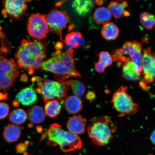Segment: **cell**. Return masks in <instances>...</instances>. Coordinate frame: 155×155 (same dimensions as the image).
I'll list each match as a JSON object with an SVG mask.
<instances>
[{"label": "cell", "mask_w": 155, "mask_h": 155, "mask_svg": "<svg viewBox=\"0 0 155 155\" xmlns=\"http://www.w3.org/2000/svg\"><path fill=\"white\" fill-rule=\"evenodd\" d=\"M47 47L45 42L23 39L15 54L17 67L33 74L45 61Z\"/></svg>", "instance_id": "cell-1"}, {"label": "cell", "mask_w": 155, "mask_h": 155, "mask_svg": "<svg viewBox=\"0 0 155 155\" xmlns=\"http://www.w3.org/2000/svg\"><path fill=\"white\" fill-rule=\"evenodd\" d=\"M74 54V49L56 51L51 58L42 64L41 68L54 73L59 82H65L70 77H80L81 74L75 68Z\"/></svg>", "instance_id": "cell-2"}, {"label": "cell", "mask_w": 155, "mask_h": 155, "mask_svg": "<svg viewBox=\"0 0 155 155\" xmlns=\"http://www.w3.org/2000/svg\"><path fill=\"white\" fill-rule=\"evenodd\" d=\"M47 139L48 145L58 146L64 152L80 150L82 143L78 136L66 131L58 124H53L43 133L41 140Z\"/></svg>", "instance_id": "cell-3"}, {"label": "cell", "mask_w": 155, "mask_h": 155, "mask_svg": "<svg viewBox=\"0 0 155 155\" xmlns=\"http://www.w3.org/2000/svg\"><path fill=\"white\" fill-rule=\"evenodd\" d=\"M117 127L107 116H100L91 120L87 132L93 144L104 146L113 137Z\"/></svg>", "instance_id": "cell-4"}, {"label": "cell", "mask_w": 155, "mask_h": 155, "mask_svg": "<svg viewBox=\"0 0 155 155\" xmlns=\"http://www.w3.org/2000/svg\"><path fill=\"white\" fill-rule=\"evenodd\" d=\"M31 81L36 83V92L40 94L45 103L55 99L63 102L67 97L71 81L59 82L38 76L33 77Z\"/></svg>", "instance_id": "cell-5"}, {"label": "cell", "mask_w": 155, "mask_h": 155, "mask_svg": "<svg viewBox=\"0 0 155 155\" xmlns=\"http://www.w3.org/2000/svg\"><path fill=\"white\" fill-rule=\"evenodd\" d=\"M142 44L134 41L125 42L122 48L114 52L112 57L113 61L117 62L118 66L122 63L131 61L137 72L142 74Z\"/></svg>", "instance_id": "cell-6"}, {"label": "cell", "mask_w": 155, "mask_h": 155, "mask_svg": "<svg viewBox=\"0 0 155 155\" xmlns=\"http://www.w3.org/2000/svg\"><path fill=\"white\" fill-rule=\"evenodd\" d=\"M127 91V87L121 86L114 93L112 97V106L119 113L120 117L134 115L139 111L138 104L134 101Z\"/></svg>", "instance_id": "cell-7"}, {"label": "cell", "mask_w": 155, "mask_h": 155, "mask_svg": "<svg viewBox=\"0 0 155 155\" xmlns=\"http://www.w3.org/2000/svg\"><path fill=\"white\" fill-rule=\"evenodd\" d=\"M18 76V67L14 60L0 57V90H10Z\"/></svg>", "instance_id": "cell-8"}, {"label": "cell", "mask_w": 155, "mask_h": 155, "mask_svg": "<svg viewBox=\"0 0 155 155\" xmlns=\"http://www.w3.org/2000/svg\"><path fill=\"white\" fill-rule=\"evenodd\" d=\"M27 30L30 36L38 40L44 39L49 32L45 15L35 13L29 17Z\"/></svg>", "instance_id": "cell-9"}, {"label": "cell", "mask_w": 155, "mask_h": 155, "mask_svg": "<svg viewBox=\"0 0 155 155\" xmlns=\"http://www.w3.org/2000/svg\"><path fill=\"white\" fill-rule=\"evenodd\" d=\"M46 20L50 31L59 35L62 39V32L70 22L67 13L56 9L51 10L46 16Z\"/></svg>", "instance_id": "cell-10"}, {"label": "cell", "mask_w": 155, "mask_h": 155, "mask_svg": "<svg viewBox=\"0 0 155 155\" xmlns=\"http://www.w3.org/2000/svg\"><path fill=\"white\" fill-rule=\"evenodd\" d=\"M142 68L144 82L146 85L153 82L155 79V54L150 47L145 48L143 54Z\"/></svg>", "instance_id": "cell-11"}, {"label": "cell", "mask_w": 155, "mask_h": 155, "mask_svg": "<svg viewBox=\"0 0 155 155\" xmlns=\"http://www.w3.org/2000/svg\"><path fill=\"white\" fill-rule=\"evenodd\" d=\"M31 1H3L4 8L2 11L4 17L9 16L15 20H19L22 18L27 9V3Z\"/></svg>", "instance_id": "cell-12"}, {"label": "cell", "mask_w": 155, "mask_h": 155, "mask_svg": "<svg viewBox=\"0 0 155 155\" xmlns=\"http://www.w3.org/2000/svg\"><path fill=\"white\" fill-rule=\"evenodd\" d=\"M16 101L25 106L32 105L38 100L37 94L35 90L31 87L23 88L17 94Z\"/></svg>", "instance_id": "cell-13"}, {"label": "cell", "mask_w": 155, "mask_h": 155, "mask_svg": "<svg viewBox=\"0 0 155 155\" xmlns=\"http://www.w3.org/2000/svg\"><path fill=\"white\" fill-rule=\"evenodd\" d=\"M87 119L81 115L74 116L67 122V127L69 132L75 135L84 133L86 130Z\"/></svg>", "instance_id": "cell-14"}, {"label": "cell", "mask_w": 155, "mask_h": 155, "mask_svg": "<svg viewBox=\"0 0 155 155\" xmlns=\"http://www.w3.org/2000/svg\"><path fill=\"white\" fill-rule=\"evenodd\" d=\"M128 4L126 1H115L110 2L108 9L113 16L116 19H119L123 16H129L130 13L126 11Z\"/></svg>", "instance_id": "cell-15"}, {"label": "cell", "mask_w": 155, "mask_h": 155, "mask_svg": "<svg viewBox=\"0 0 155 155\" xmlns=\"http://www.w3.org/2000/svg\"><path fill=\"white\" fill-rule=\"evenodd\" d=\"M63 102L65 109L69 114L75 115L78 113L82 109V100L76 96L67 97Z\"/></svg>", "instance_id": "cell-16"}, {"label": "cell", "mask_w": 155, "mask_h": 155, "mask_svg": "<svg viewBox=\"0 0 155 155\" xmlns=\"http://www.w3.org/2000/svg\"><path fill=\"white\" fill-rule=\"evenodd\" d=\"M21 127L18 125L9 124L5 127L4 138L7 142L12 143L18 140L21 134Z\"/></svg>", "instance_id": "cell-17"}, {"label": "cell", "mask_w": 155, "mask_h": 155, "mask_svg": "<svg viewBox=\"0 0 155 155\" xmlns=\"http://www.w3.org/2000/svg\"><path fill=\"white\" fill-rule=\"evenodd\" d=\"M27 115L29 121L34 124L41 123L45 119L43 108L38 105H35L29 108Z\"/></svg>", "instance_id": "cell-18"}, {"label": "cell", "mask_w": 155, "mask_h": 155, "mask_svg": "<svg viewBox=\"0 0 155 155\" xmlns=\"http://www.w3.org/2000/svg\"><path fill=\"white\" fill-rule=\"evenodd\" d=\"M122 71L124 78L129 81L139 80L141 78L142 75V74L137 72L134 65L131 61H127L124 63Z\"/></svg>", "instance_id": "cell-19"}, {"label": "cell", "mask_w": 155, "mask_h": 155, "mask_svg": "<svg viewBox=\"0 0 155 155\" xmlns=\"http://www.w3.org/2000/svg\"><path fill=\"white\" fill-rule=\"evenodd\" d=\"M101 33L103 37L106 40H113L118 37L119 30L114 23L108 22L104 25Z\"/></svg>", "instance_id": "cell-20"}, {"label": "cell", "mask_w": 155, "mask_h": 155, "mask_svg": "<svg viewBox=\"0 0 155 155\" xmlns=\"http://www.w3.org/2000/svg\"><path fill=\"white\" fill-rule=\"evenodd\" d=\"M94 3L91 1L77 0L73 2L72 7L75 12L81 16H84L91 10Z\"/></svg>", "instance_id": "cell-21"}, {"label": "cell", "mask_w": 155, "mask_h": 155, "mask_svg": "<svg viewBox=\"0 0 155 155\" xmlns=\"http://www.w3.org/2000/svg\"><path fill=\"white\" fill-rule=\"evenodd\" d=\"M112 18V14L109 10L105 7H100L94 11V19L98 24L104 25L109 22Z\"/></svg>", "instance_id": "cell-22"}, {"label": "cell", "mask_w": 155, "mask_h": 155, "mask_svg": "<svg viewBox=\"0 0 155 155\" xmlns=\"http://www.w3.org/2000/svg\"><path fill=\"white\" fill-rule=\"evenodd\" d=\"M61 106L59 100H53L46 102L44 107L46 115L50 118H55L61 113Z\"/></svg>", "instance_id": "cell-23"}, {"label": "cell", "mask_w": 155, "mask_h": 155, "mask_svg": "<svg viewBox=\"0 0 155 155\" xmlns=\"http://www.w3.org/2000/svg\"><path fill=\"white\" fill-rule=\"evenodd\" d=\"M28 115L24 110L18 108L13 110L9 116V120L12 123L16 125L24 123L26 121Z\"/></svg>", "instance_id": "cell-24"}, {"label": "cell", "mask_w": 155, "mask_h": 155, "mask_svg": "<svg viewBox=\"0 0 155 155\" xmlns=\"http://www.w3.org/2000/svg\"><path fill=\"white\" fill-rule=\"evenodd\" d=\"M140 21L141 25L145 28L152 30L155 26V15L143 12L140 15Z\"/></svg>", "instance_id": "cell-25"}, {"label": "cell", "mask_w": 155, "mask_h": 155, "mask_svg": "<svg viewBox=\"0 0 155 155\" xmlns=\"http://www.w3.org/2000/svg\"><path fill=\"white\" fill-rule=\"evenodd\" d=\"M70 87L75 96L80 98L84 95L86 88L81 81L78 80H71Z\"/></svg>", "instance_id": "cell-26"}, {"label": "cell", "mask_w": 155, "mask_h": 155, "mask_svg": "<svg viewBox=\"0 0 155 155\" xmlns=\"http://www.w3.org/2000/svg\"><path fill=\"white\" fill-rule=\"evenodd\" d=\"M99 61L103 65L107 68L112 64L113 60L112 55L108 52L103 51L99 54Z\"/></svg>", "instance_id": "cell-27"}, {"label": "cell", "mask_w": 155, "mask_h": 155, "mask_svg": "<svg viewBox=\"0 0 155 155\" xmlns=\"http://www.w3.org/2000/svg\"><path fill=\"white\" fill-rule=\"evenodd\" d=\"M63 42L66 45L67 50L74 49L79 47L74 38L73 32L70 33L65 36Z\"/></svg>", "instance_id": "cell-28"}, {"label": "cell", "mask_w": 155, "mask_h": 155, "mask_svg": "<svg viewBox=\"0 0 155 155\" xmlns=\"http://www.w3.org/2000/svg\"><path fill=\"white\" fill-rule=\"evenodd\" d=\"M9 106L5 102H0V120L3 119L8 115Z\"/></svg>", "instance_id": "cell-29"}, {"label": "cell", "mask_w": 155, "mask_h": 155, "mask_svg": "<svg viewBox=\"0 0 155 155\" xmlns=\"http://www.w3.org/2000/svg\"><path fill=\"white\" fill-rule=\"evenodd\" d=\"M73 33L74 38L79 47V46L84 45L85 41L83 38L82 34L78 32H74Z\"/></svg>", "instance_id": "cell-30"}, {"label": "cell", "mask_w": 155, "mask_h": 155, "mask_svg": "<svg viewBox=\"0 0 155 155\" xmlns=\"http://www.w3.org/2000/svg\"><path fill=\"white\" fill-rule=\"evenodd\" d=\"M29 144H30V142L28 141H25L24 143H19L17 145L16 147L17 152L20 153L24 154L26 152Z\"/></svg>", "instance_id": "cell-31"}, {"label": "cell", "mask_w": 155, "mask_h": 155, "mask_svg": "<svg viewBox=\"0 0 155 155\" xmlns=\"http://www.w3.org/2000/svg\"><path fill=\"white\" fill-rule=\"evenodd\" d=\"M95 69L97 72L99 73H102L104 72L106 68L99 61L95 63Z\"/></svg>", "instance_id": "cell-32"}, {"label": "cell", "mask_w": 155, "mask_h": 155, "mask_svg": "<svg viewBox=\"0 0 155 155\" xmlns=\"http://www.w3.org/2000/svg\"><path fill=\"white\" fill-rule=\"evenodd\" d=\"M96 97L95 94L94 92L90 91L87 93L86 98L87 99L90 101H93Z\"/></svg>", "instance_id": "cell-33"}, {"label": "cell", "mask_w": 155, "mask_h": 155, "mask_svg": "<svg viewBox=\"0 0 155 155\" xmlns=\"http://www.w3.org/2000/svg\"><path fill=\"white\" fill-rule=\"evenodd\" d=\"M55 48L56 51L58 50H62L63 48V44L61 42H58L55 45Z\"/></svg>", "instance_id": "cell-34"}, {"label": "cell", "mask_w": 155, "mask_h": 155, "mask_svg": "<svg viewBox=\"0 0 155 155\" xmlns=\"http://www.w3.org/2000/svg\"><path fill=\"white\" fill-rule=\"evenodd\" d=\"M8 98L7 93H3L0 92V101L7 99Z\"/></svg>", "instance_id": "cell-35"}, {"label": "cell", "mask_w": 155, "mask_h": 155, "mask_svg": "<svg viewBox=\"0 0 155 155\" xmlns=\"http://www.w3.org/2000/svg\"><path fill=\"white\" fill-rule=\"evenodd\" d=\"M150 139L153 144L155 145V130L151 134L150 137Z\"/></svg>", "instance_id": "cell-36"}, {"label": "cell", "mask_w": 155, "mask_h": 155, "mask_svg": "<svg viewBox=\"0 0 155 155\" xmlns=\"http://www.w3.org/2000/svg\"><path fill=\"white\" fill-rule=\"evenodd\" d=\"M5 36V34H4L3 33L2 31V28L0 26V38H4Z\"/></svg>", "instance_id": "cell-37"}, {"label": "cell", "mask_w": 155, "mask_h": 155, "mask_svg": "<svg viewBox=\"0 0 155 155\" xmlns=\"http://www.w3.org/2000/svg\"><path fill=\"white\" fill-rule=\"evenodd\" d=\"M26 75H23V77H22V80L24 81V82H26L28 80V77H26Z\"/></svg>", "instance_id": "cell-38"}, {"label": "cell", "mask_w": 155, "mask_h": 155, "mask_svg": "<svg viewBox=\"0 0 155 155\" xmlns=\"http://www.w3.org/2000/svg\"><path fill=\"white\" fill-rule=\"evenodd\" d=\"M96 2L98 5H101L103 4L104 1H96Z\"/></svg>", "instance_id": "cell-39"}, {"label": "cell", "mask_w": 155, "mask_h": 155, "mask_svg": "<svg viewBox=\"0 0 155 155\" xmlns=\"http://www.w3.org/2000/svg\"><path fill=\"white\" fill-rule=\"evenodd\" d=\"M37 130L38 132V133L41 132L42 130V129L41 127H38L37 128Z\"/></svg>", "instance_id": "cell-40"}, {"label": "cell", "mask_w": 155, "mask_h": 155, "mask_svg": "<svg viewBox=\"0 0 155 155\" xmlns=\"http://www.w3.org/2000/svg\"><path fill=\"white\" fill-rule=\"evenodd\" d=\"M63 2H60L59 3H58L57 4H56V6H60L63 3Z\"/></svg>", "instance_id": "cell-41"}, {"label": "cell", "mask_w": 155, "mask_h": 155, "mask_svg": "<svg viewBox=\"0 0 155 155\" xmlns=\"http://www.w3.org/2000/svg\"><path fill=\"white\" fill-rule=\"evenodd\" d=\"M153 155L152 154H150V155Z\"/></svg>", "instance_id": "cell-42"}]
</instances>
